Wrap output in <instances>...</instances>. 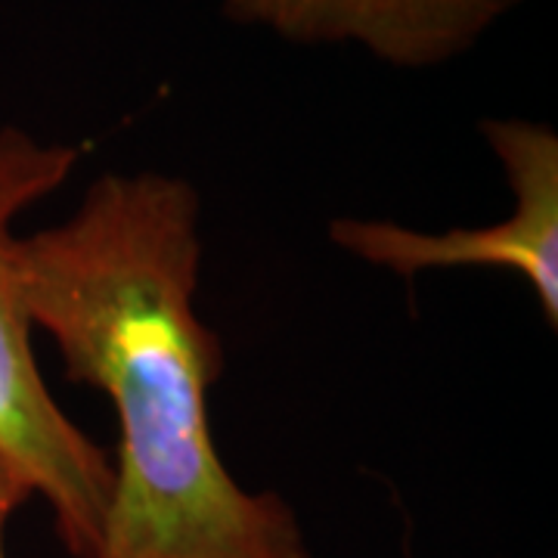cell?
<instances>
[{
	"label": "cell",
	"mask_w": 558,
	"mask_h": 558,
	"mask_svg": "<svg viewBox=\"0 0 558 558\" xmlns=\"http://www.w3.org/2000/svg\"><path fill=\"white\" fill-rule=\"evenodd\" d=\"M199 274V193L159 171L102 174L72 218L20 236L32 329L119 418L90 558H311L292 506L245 490L211 438L223 344L196 311Z\"/></svg>",
	"instance_id": "6da1fadb"
},
{
	"label": "cell",
	"mask_w": 558,
	"mask_h": 558,
	"mask_svg": "<svg viewBox=\"0 0 558 558\" xmlns=\"http://www.w3.org/2000/svg\"><path fill=\"white\" fill-rule=\"evenodd\" d=\"M78 143H44L16 124L0 128V444L20 459L53 512L72 558H90L112 497V459L60 410L44 385L32 319L20 289L13 223L53 196L84 159Z\"/></svg>",
	"instance_id": "7a4b0ae2"
},
{
	"label": "cell",
	"mask_w": 558,
	"mask_h": 558,
	"mask_svg": "<svg viewBox=\"0 0 558 558\" xmlns=\"http://www.w3.org/2000/svg\"><path fill=\"white\" fill-rule=\"evenodd\" d=\"M481 134L502 165L512 215L475 230L418 233L391 220L339 218L329 240L344 255L413 279L425 270L502 267L527 279L549 329L558 326V134L543 121L487 119Z\"/></svg>",
	"instance_id": "3957f363"
},
{
	"label": "cell",
	"mask_w": 558,
	"mask_h": 558,
	"mask_svg": "<svg viewBox=\"0 0 558 558\" xmlns=\"http://www.w3.org/2000/svg\"><path fill=\"white\" fill-rule=\"evenodd\" d=\"M245 28L304 47H357L395 69H438L472 53L527 0H218Z\"/></svg>",
	"instance_id": "277c9868"
},
{
	"label": "cell",
	"mask_w": 558,
	"mask_h": 558,
	"mask_svg": "<svg viewBox=\"0 0 558 558\" xmlns=\"http://www.w3.org/2000/svg\"><path fill=\"white\" fill-rule=\"evenodd\" d=\"M38 497L35 481L25 472L20 459L13 457L3 444H0V558H7L3 553V534L10 519L20 512L22 506H28L32 499Z\"/></svg>",
	"instance_id": "5b68a950"
}]
</instances>
